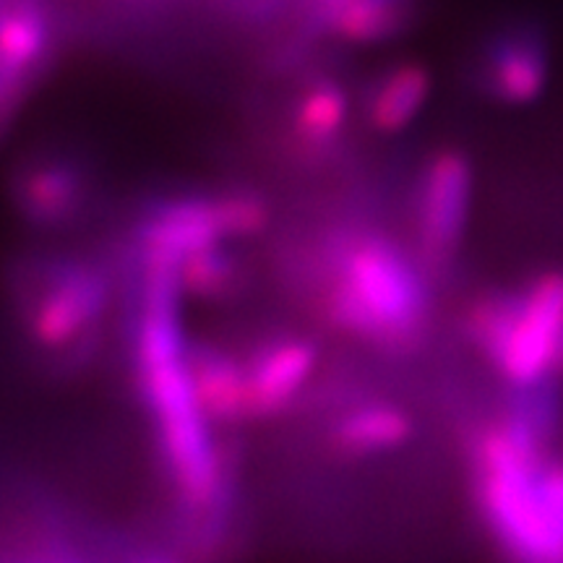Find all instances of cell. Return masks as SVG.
<instances>
[{
	"instance_id": "obj_1",
	"label": "cell",
	"mask_w": 563,
	"mask_h": 563,
	"mask_svg": "<svg viewBox=\"0 0 563 563\" xmlns=\"http://www.w3.org/2000/svg\"><path fill=\"white\" fill-rule=\"evenodd\" d=\"M467 493L506 563H563V460L501 412L464 435Z\"/></svg>"
},
{
	"instance_id": "obj_2",
	"label": "cell",
	"mask_w": 563,
	"mask_h": 563,
	"mask_svg": "<svg viewBox=\"0 0 563 563\" xmlns=\"http://www.w3.org/2000/svg\"><path fill=\"white\" fill-rule=\"evenodd\" d=\"M460 329L509 389L555 384L563 378V269L481 292L462 311Z\"/></svg>"
},
{
	"instance_id": "obj_3",
	"label": "cell",
	"mask_w": 563,
	"mask_h": 563,
	"mask_svg": "<svg viewBox=\"0 0 563 563\" xmlns=\"http://www.w3.org/2000/svg\"><path fill=\"white\" fill-rule=\"evenodd\" d=\"M473 162L460 150L433 152L415 175L407 201V243L435 282L449 277L460 262L473 211Z\"/></svg>"
},
{
	"instance_id": "obj_4",
	"label": "cell",
	"mask_w": 563,
	"mask_h": 563,
	"mask_svg": "<svg viewBox=\"0 0 563 563\" xmlns=\"http://www.w3.org/2000/svg\"><path fill=\"white\" fill-rule=\"evenodd\" d=\"M551 76V40L543 21L514 16L485 34L473 63V81L485 100L522 108L543 95Z\"/></svg>"
},
{
	"instance_id": "obj_5",
	"label": "cell",
	"mask_w": 563,
	"mask_h": 563,
	"mask_svg": "<svg viewBox=\"0 0 563 563\" xmlns=\"http://www.w3.org/2000/svg\"><path fill=\"white\" fill-rule=\"evenodd\" d=\"M91 180L79 162L45 154L26 162L13 180V199L26 222L63 230L81 222L91 207Z\"/></svg>"
},
{
	"instance_id": "obj_6",
	"label": "cell",
	"mask_w": 563,
	"mask_h": 563,
	"mask_svg": "<svg viewBox=\"0 0 563 563\" xmlns=\"http://www.w3.org/2000/svg\"><path fill=\"white\" fill-rule=\"evenodd\" d=\"M433 79L420 63H394L384 68L363 97L365 123L378 133H399L426 108Z\"/></svg>"
},
{
	"instance_id": "obj_7",
	"label": "cell",
	"mask_w": 563,
	"mask_h": 563,
	"mask_svg": "<svg viewBox=\"0 0 563 563\" xmlns=\"http://www.w3.org/2000/svg\"><path fill=\"white\" fill-rule=\"evenodd\" d=\"M418 19V0H344L327 21L336 37L376 45L399 37Z\"/></svg>"
},
{
	"instance_id": "obj_8",
	"label": "cell",
	"mask_w": 563,
	"mask_h": 563,
	"mask_svg": "<svg viewBox=\"0 0 563 563\" xmlns=\"http://www.w3.org/2000/svg\"><path fill=\"white\" fill-rule=\"evenodd\" d=\"M344 115H347V100H344L340 87L329 81L313 84L295 108V139L306 150H329L340 136Z\"/></svg>"
},
{
	"instance_id": "obj_9",
	"label": "cell",
	"mask_w": 563,
	"mask_h": 563,
	"mask_svg": "<svg viewBox=\"0 0 563 563\" xmlns=\"http://www.w3.org/2000/svg\"><path fill=\"white\" fill-rule=\"evenodd\" d=\"M313 3V16L316 21H321V24H327L329 19H332V13L340 9L344 0H311Z\"/></svg>"
}]
</instances>
